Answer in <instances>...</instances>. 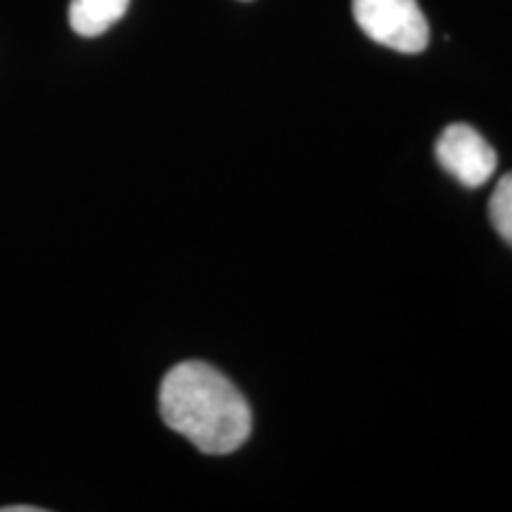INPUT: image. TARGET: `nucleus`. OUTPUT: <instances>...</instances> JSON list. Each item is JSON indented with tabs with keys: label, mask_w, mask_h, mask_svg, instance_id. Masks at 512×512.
I'll list each match as a JSON object with an SVG mask.
<instances>
[{
	"label": "nucleus",
	"mask_w": 512,
	"mask_h": 512,
	"mask_svg": "<svg viewBox=\"0 0 512 512\" xmlns=\"http://www.w3.org/2000/svg\"><path fill=\"white\" fill-rule=\"evenodd\" d=\"M159 413L171 430L209 456L238 451L252 434V408L221 370L202 361L178 363L159 387Z\"/></svg>",
	"instance_id": "obj_1"
},
{
	"label": "nucleus",
	"mask_w": 512,
	"mask_h": 512,
	"mask_svg": "<svg viewBox=\"0 0 512 512\" xmlns=\"http://www.w3.org/2000/svg\"><path fill=\"white\" fill-rule=\"evenodd\" d=\"M354 17L363 34L396 53H422L430 43L418 0H354Z\"/></svg>",
	"instance_id": "obj_2"
},
{
	"label": "nucleus",
	"mask_w": 512,
	"mask_h": 512,
	"mask_svg": "<svg viewBox=\"0 0 512 512\" xmlns=\"http://www.w3.org/2000/svg\"><path fill=\"white\" fill-rule=\"evenodd\" d=\"M437 162L465 188H479L496 174L498 155L470 124H451L437 140Z\"/></svg>",
	"instance_id": "obj_3"
},
{
	"label": "nucleus",
	"mask_w": 512,
	"mask_h": 512,
	"mask_svg": "<svg viewBox=\"0 0 512 512\" xmlns=\"http://www.w3.org/2000/svg\"><path fill=\"white\" fill-rule=\"evenodd\" d=\"M131 0H72L69 24L83 38H95L112 29L126 15Z\"/></svg>",
	"instance_id": "obj_4"
},
{
	"label": "nucleus",
	"mask_w": 512,
	"mask_h": 512,
	"mask_svg": "<svg viewBox=\"0 0 512 512\" xmlns=\"http://www.w3.org/2000/svg\"><path fill=\"white\" fill-rule=\"evenodd\" d=\"M491 226L512 247V171L498 181L489 200Z\"/></svg>",
	"instance_id": "obj_5"
},
{
	"label": "nucleus",
	"mask_w": 512,
	"mask_h": 512,
	"mask_svg": "<svg viewBox=\"0 0 512 512\" xmlns=\"http://www.w3.org/2000/svg\"><path fill=\"white\" fill-rule=\"evenodd\" d=\"M0 512H41L36 505H10V508H0Z\"/></svg>",
	"instance_id": "obj_6"
}]
</instances>
